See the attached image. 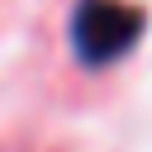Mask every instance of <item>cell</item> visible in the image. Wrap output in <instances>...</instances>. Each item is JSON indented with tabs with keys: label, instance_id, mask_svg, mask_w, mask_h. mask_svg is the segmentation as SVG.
Listing matches in <instances>:
<instances>
[{
	"label": "cell",
	"instance_id": "cell-1",
	"mask_svg": "<svg viewBox=\"0 0 152 152\" xmlns=\"http://www.w3.org/2000/svg\"><path fill=\"white\" fill-rule=\"evenodd\" d=\"M138 33V14L119 0H90L76 19V48L86 52V62H109L119 57Z\"/></svg>",
	"mask_w": 152,
	"mask_h": 152
}]
</instances>
